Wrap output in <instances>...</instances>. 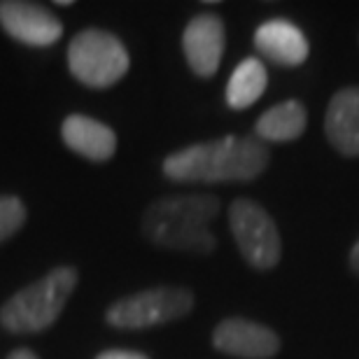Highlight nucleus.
Masks as SVG:
<instances>
[{
    "instance_id": "dca6fc26",
    "label": "nucleus",
    "mask_w": 359,
    "mask_h": 359,
    "mask_svg": "<svg viewBox=\"0 0 359 359\" xmlns=\"http://www.w3.org/2000/svg\"><path fill=\"white\" fill-rule=\"evenodd\" d=\"M96 359H149V357L142 355V353H135V350L112 348V350H103L100 355H96Z\"/></svg>"
},
{
    "instance_id": "39448f33",
    "label": "nucleus",
    "mask_w": 359,
    "mask_h": 359,
    "mask_svg": "<svg viewBox=\"0 0 359 359\" xmlns=\"http://www.w3.org/2000/svg\"><path fill=\"white\" fill-rule=\"evenodd\" d=\"M194 311V294L187 287H149L107 306L105 322L121 332H138L182 320Z\"/></svg>"
},
{
    "instance_id": "ddd939ff",
    "label": "nucleus",
    "mask_w": 359,
    "mask_h": 359,
    "mask_svg": "<svg viewBox=\"0 0 359 359\" xmlns=\"http://www.w3.org/2000/svg\"><path fill=\"white\" fill-rule=\"evenodd\" d=\"M308 126V112L299 100H285L269 107L257 119L255 133L262 142H292L297 140Z\"/></svg>"
},
{
    "instance_id": "f257e3e1",
    "label": "nucleus",
    "mask_w": 359,
    "mask_h": 359,
    "mask_svg": "<svg viewBox=\"0 0 359 359\" xmlns=\"http://www.w3.org/2000/svg\"><path fill=\"white\" fill-rule=\"evenodd\" d=\"M271 152L259 138L226 135L196 142L163 159V175L180 184L252 182L269 168Z\"/></svg>"
},
{
    "instance_id": "a211bd4d",
    "label": "nucleus",
    "mask_w": 359,
    "mask_h": 359,
    "mask_svg": "<svg viewBox=\"0 0 359 359\" xmlns=\"http://www.w3.org/2000/svg\"><path fill=\"white\" fill-rule=\"evenodd\" d=\"M350 269H353V273H357V276H359V238L353 245V250H350Z\"/></svg>"
},
{
    "instance_id": "9d476101",
    "label": "nucleus",
    "mask_w": 359,
    "mask_h": 359,
    "mask_svg": "<svg viewBox=\"0 0 359 359\" xmlns=\"http://www.w3.org/2000/svg\"><path fill=\"white\" fill-rule=\"evenodd\" d=\"M325 133L332 147L343 156H359V87L339 89L329 100Z\"/></svg>"
},
{
    "instance_id": "20e7f679",
    "label": "nucleus",
    "mask_w": 359,
    "mask_h": 359,
    "mask_svg": "<svg viewBox=\"0 0 359 359\" xmlns=\"http://www.w3.org/2000/svg\"><path fill=\"white\" fill-rule=\"evenodd\" d=\"M131 59L117 35L103 28H84L68 45V68L89 89H107L128 73Z\"/></svg>"
},
{
    "instance_id": "0eeeda50",
    "label": "nucleus",
    "mask_w": 359,
    "mask_h": 359,
    "mask_svg": "<svg viewBox=\"0 0 359 359\" xmlns=\"http://www.w3.org/2000/svg\"><path fill=\"white\" fill-rule=\"evenodd\" d=\"M0 28L26 47H52L63 35L61 19L52 10L26 0L0 3Z\"/></svg>"
},
{
    "instance_id": "1a4fd4ad",
    "label": "nucleus",
    "mask_w": 359,
    "mask_h": 359,
    "mask_svg": "<svg viewBox=\"0 0 359 359\" xmlns=\"http://www.w3.org/2000/svg\"><path fill=\"white\" fill-rule=\"evenodd\" d=\"M215 350L238 359H271L280 353V339L271 327L245 318H226L212 332Z\"/></svg>"
},
{
    "instance_id": "9b49d317",
    "label": "nucleus",
    "mask_w": 359,
    "mask_h": 359,
    "mask_svg": "<svg viewBox=\"0 0 359 359\" xmlns=\"http://www.w3.org/2000/svg\"><path fill=\"white\" fill-rule=\"evenodd\" d=\"M61 138L68 149L96 163L112 159L117 152V133L87 114H68L61 124Z\"/></svg>"
},
{
    "instance_id": "6e6552de",
    "label": "nucleus",
    "mask_w": 359,
    "mask_h": 359,
    "mask_svg": "<svg viewBox=\"0 0 359 359\" xmlns=\"http://www.w3.org/2000/svg\"><path fill=\"white\" fill-rule=\"evenodd\" d=\"M226 31L224 21L215 12H201L182 33V52L184 59L198 77H212L219 70L222 56H224Z\"/></svg>"
},
{
    "instance_id": "7ed1b4c3",
    "label": "nucleus",
    "mask_w": 359,
    "mask_h": 359,
    "mask_svg": "<svg viewBox=\"0 0 359 359\" xmlns=\"http://www.w3.org/2000/svg\"><path fill=\"white\" fill-rule=\"evenodd\" d=\"M73 266H56L40 280L26 285L0 306V327L10 334H40L61 318L77 287Z\"/></svg>"
},
{
    "instance_id": "f8f14e48",
    "label": "nucleus",
    "mask_w": 359,
    "mask_h": 359,
    "mask_svg": "<svg viewBox=\"0 0 359 359\" xmlns=\"http://www.w3.org/2000/svg\"><path fill=\"white\" fill-rule=\"evenodd\" d=\"M255 47L276 66L294 68L308 59V40L299 26L287 19H271L255 31Z\"/></svg>"
},
{
    "instance_id": "2eb2a0df",
    "label": "nucleus",
    "mask_w": 359,
    "mask_h": 359,
    "mask_svg": "<svg viewBox=\"0 0 359 359\" xmlns=\"http://www.w3.org/2000/svg\"><path fill=\"white\" fill-rule=\"evenodd\" d=\"M26 224V205L19 196L0 194V243L10 241Z\"/></svg>"
},
{
    "instance_id": "4468645a",
    "label": "nucleus",
    "mask_w": 359,
    "mask_h": 359,
    "mask_svg": "<svg viewBox=\"0 0 359 359\" xmlns=\"http://www.w3.org/2000/svg\"><path fill=\"white\" fill-rule=\"evenodd\" d=\"M269 84V75H266V66L255 59V56H248L243 59L236 70L229 77L226 84V103L231 110H245V107H252L257 100L264 96Z\"/></svg>"
},
{
    "instance_id": "f03ea898",
    "label": "nucleus",
    "mask_w": 359,
    "mask_h": 359,
    "mask_svg": "<svg viewBox=\"0 0 359 359\" xmlns=\"http://www.w3.org/2000/svg\"><path fill=\"white\" fill-rule=\"evenodd\" d=\"M219 198L212 194H177L149 203L142 215V233L156 248L173 252L210 255L217 238L208 229L219 215Z\"/></svg>"
},
{
    "instance_id": "f3484780",
    "label": "nucleus",
    "mask_w": 359,
    "mask_h": 359,
    "mask_svg": "<svg viewBox=\"0 0 359 359\" xmlns=\"http://www.w3.org/2000/svg\"><path fill=\"white\" fill-rule=\"evenodd\" d=\"M7 359H38V355H35L33 350H28V348H17V350H12V353L7 355Z\"/></svg>"
},
{
    "instance_id": "423d86ee",
    "label": "nucleus",
    "mask_w": 359,
    "mask_h": 359,
    "mask_svg": "<svg viewBox=\"0 0 359 359\" xmlns=\"http://www.w3.org/2000/svg\"><path fill=\"white\" fill-rule=\"evenodd\" d=\"M229 226L243 259L257 271H271L283 257V241L271 215L252 198H236L229 205Z\"/></svg>"
}]
</instances>
